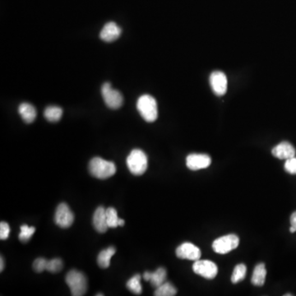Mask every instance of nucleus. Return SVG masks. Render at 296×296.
<instances>
[{"label": "nucleus", "mask_w": 296, "mask_h": 296, "mask_svg": "<svg viewBox=\"0 0 296 296\" xmlns=\"http://www.w3.org/2000/svg\"><path fill=\"white\" fill-rule=\"evenodd\" d=\"M74 215L66 203H60L55 211V221L61 228H68L73 225Z\"/></svg>", "instance_id": "nucleus-8"}, {"label": "nucleus", "mask_w": 296, "mask_h": 296, "mask_svg": "<svg viewBox=\"0 0 296 296\" xmlns=\"http://www.w3.org/2000/svg\"><path fill=\"white\" fill-rule=\"evenodd\" d=\"M47 263H48V260L45 259V258H43V257L37 258L33 262V269L37 273H42V272L46 270Z\"/></svg>", "instance_id": "nucleus-26"}, {"label": "nucleus", "mask_w": 296, "mask_h": 296, "mask_svg": "<svg viewBox=\"0 0 296 296\" xmlns=\"http://www.w3.org/2000/svg\"><path fill=\"white\" fill-rule=\"evenodd\" d=\"M44 118L49 122H57L63 115V109L59 106H48L44 109Z\"/></svg>", "instance_id": "nucleus-19"}, {"label": "nucleus", "mask_w": 296, "mask_h": 296, "mask_svg": "<svg viewBox=\"0 0 296 296\" xmlns=\"http://www.w3.org/2000/svg\"><path fill=\"white\" fill-rule=\"evenodd\" d=\"M116 252V249L114 247L110 246L106 250H102L97 257V263L99 267L102 268H109L110 265V260Z\"/></svg>", "instance_id": "nucleus-16"}, {"label": "nucleus", "mask_w": 296, "mask_h": 296, "mask_svg": "<svg viewBox=\"0 0 296 296\" xmlns=\"http://www.w3.org/2000/svg\"><path fill=\"white\" fill-rule=\"evenodd\" d=\"M66 282L70 288L73 296H83L87 290V281L84 273L78 270H72L66 275Z\"/></svg>", "instance_id": "nucleus-4"}, {"label": "nucleus", "mask_w": 296, "mask_h": 296, "mask_svg": "<svg viewBox=\"0 0 296 296\" xmlns=\"http://www.w3.org/2000/svg\"><path fill=\"white\" fill-rule=\"evenodd\" d=\"M239 244V237L235 234H227L214 240L212 249L220 254H226L235 250Z\"/></svg>", "instance_id": "nucleus-5"}, {"label": "nucleus", "mask_w": 296, "mask_h": 296, "mask_svg": "<svg viewBox=\"0 0 296 296\" xmlns=\"http://www.w3.org/2000/svg\"><path fill=\"white\" fill-rule=\"evenodd\" d=\"M94 227L99 233H105L109 228L106 220V209L103 207H99L93 215Z\"/></svg>", "instance_id": "nucleus-14"}, {"label": "nucleus", "mask_w": 296, "mask_h": 296, "mask_svg": "<svg viewBox=\"0 0 296 296\" xmlns=\"http://www.w3.org/2000/svg\"><path fill=\"white\" fill-rule=\"evenodd\" d=\"M273 156L280 160H288L296 156V148L288 142L279 143L272 151Z\"/></svg>", "instance_id": "nucleus-12"}, {"label": "nucleus", "mask_w": 296, "mask_h": 296, "mask_svg": "<svg viewBox=\"0 0 296 296\" xmlns=\"http://www.w3.org/2000/svg\"><path fill=\"white\" fill-rule=\"evenodd\" d=\"M290 232H291V233H295V232H296V230L294 228L293 226H291V227H290Z\"/></svg>", "instance_id": "nucleus-33"}, {"label": "nucleus", "mask_w": 296, "mask_h": 296, "mask_svg": "<svg viewBox=\"0 0 296 296\" xmlns=\"http://www.w3.org/2000/svg\"><path fill=\"white\" fill-rule=\"evenodd\" d=\"M166 280H167V271L165 268H160L154 273H151V278L149 281L151 282V286L157 288L158 286L165 283Z\"/></svg>", "instance_id": "nucleus-18"}, {"label": "nucleus", "mask_w": 296, "mask_h": 296, "mask_svg": "<svg viewBox=\"0 0 296 296\" xmlns=\"http://www.w3.org/2000/svg\"><path fill=\"white\" fill-rule=\"evenodd\" d=\"M210 84L214 93L223 96L227 91V78L225 73L220 71L213 72L210 76Z\"/></svg>", "instance_id": "nucleus-11"}, {"label": "nucleus", "mask_w": 296, "mask_h": 296, "mask_svg": "<svg viewBox=\"0 0 296 296\" xmlns=\"http://www.w3.org/2000/svg\"><path fill=\"white\" fill-rule=\"evenodd\" d=\"M107 224L109 228H116L119 226L120 218L118 216L116 209L114 208H108L106 209Z\"/></svg>", "instance_id": "nucleus-23"}, {"label": "nucleus", "mask_w": 296, "mask_h": 296, "mask_svg": "<svg viewBox=\"0 0 296 296\" xmlns=\"http://www.w3.org/2000/svg\"><path fill=\"white\" fill-rule=\"evenodd\" d=\"M148 156L142 150L134 149L127 156V168L134 175H142L144 174L148 169Z\"/></svg>", "instance_id": "nucleus-3"}, {"label": "nucleus", "mask_w": 296, "mask_h": 296, "mask_svg": "<svg viewBox=\"0 0 296 296\" xmlns=\"http://www.w3.org/2000/svg\"><path fill=\"white\" fill-rule=\"evenodd\" d=\"M62 260L60 258H54V259L49 260L47 263L46 271L51 273H60V271L63 269Z\"/></svg>", "instance_id": "nucleus-25"}, {"label": "nucleus", "mask_w": 296, "mask_h": 296, "mask_svg": "<svg viewBox=\"0 0 296 296\" xmlns=\"http://www.w3.org/2000/svg\"><path fill=\"white\" fill-rule=\"evenodd\" d=\"M211 163L210 156L206 154H190L186 158V166L191 170L206 169Z\"/></svg>", "instance_id": "nucleus-10"}, {"label": "nucleus", "mask_w": 296, "mask_h": 296, "mask_svg": "<svg viewBox=\"0 0 296 296\" xmlns=\"http://www.w3.org/2000/svg\"><path fill=\"white\" fill-rule=\"evenodd\" d=\"M247 268L244 264H238L234 268L233 273L232 275V283H239L243 281L245 276H246Z\"/></svg>", "instance_id": "nucleus-22"}, {"label": "nucleus", "mask_w": 296, "mask_h": 296, "mask_svg": "<svg viewBox=\"0 0 296 296\" xmlns=\"http://www.w3.org/2000/svg\"><path fill=\"white\" fill-rule=\"evenodd\" d=\"M192 270L197 275L211 280L216 277L218 273L217 266L210 260H200L195 261L192 265Z\"/></svg>", "instance_id": "nucleus-7"}, {"label": "nucleus", "mask_w": 296, "mask_h": 296, "mask_svg": "<svg viewBox=\"0 0 296 296\" xmlns=\"http://www.w3.org/2000/svg\"><path fill=\"white\" fill-rule=\"evenodd\" d=\"M3 269H4V259L3 257H1L0 258V271L3 272Z\"/></svg>", "instance_id": "nucleus-31"}, {"label": "nucleus", "mask_w": 296, "mask_h": 296, "mask_svg": "<svg viewBox=\"0 0 296 296\" xmlns=\"http://www.w3.org/2000/svg\"><path fill=\"white\" fill-rule=\"evenodd\" d=\"M19 112L22 120L27 124L33 122L37 118V110L32 105L21 103L19 107Z\"/></svg>", "instance_id": "nucleus-15"}, {"label": "nucleus", "mask_w": 296, "mask_h": 296, "mask_svg": "<svg viewBox=\"0 0 296 296\" xmlns=\"http://www.w3.org/2000/svg\"><path fill=\"white\" fill-rule=\"evenodd\" d=\"M137 109L147 122H154L158 117L157 103L150 95H143L139 97L137 102Z\"/></svg>", "instance_id": "nucleus-2"}, {"label": "nucleus", "mask_w": 296, "mask_h": 296, "mask_svg": "<svg viewBox=\"0 0 296 296\" xmlns=\"http://www.w3.org/2000/svg\"><path fill=\"white\" fill-rule=\"evenodd\" d=\"M177 290L171 283L165 282L156 288L154 295L156 296H176Z\"/></svg>", "instance_id": "nucleus-20"}, {"label": "nucleus", "mask_w": 296, "mask_h": 296, "mask_svg": "<svg viewBox=\"0 0 296 296\" xmlns=\"http://www.w3.org/2000/svg\"><path fill=\"white\" fill-rule=\"evenodd\" d=\"M125 220L120 219V221H119V226H125Z\"/></svg>", "instance_id": "nucleus-32"}, {"label": "nucleus", "mask_w": 296, "mask_h": 296, "mask_svg": "<svg viewBox=\"0 0 296 296\" xmlns=\"http://www.w3.org/2000/svg\"><path fill=\"white\" fill-rule=\"evenodd\" d=\"M291 294H286V295H285V296H291Z\"/></svg>", "instance_id": "nucleus-34"}, {"label": "nucleus", "mask_w": 296, "mask_h": 296, "mask_svg": "<svg viewBox=\"0 0 296 296\" xmlns=\"http://www.w3.org/2000/svg\"><path fill=\"white\" fill-rule=\"evenodd\" d=\"M121 35V29L117 24L113 21L107 22L100 33L101 39L106 42H112L117 40Z\"/></svg>", "instance_id": "nucleus-13"}, {"label": "nucleus", "mask_w": 296, "mask_h": 296, "mask_svg": "<svg viewBox=\"0 0 296 296\" xmlns=\"http://www.w3.org/2000/svg\"><path fill=\"white\" fill-rule=\"evenodd\" d=\"M141 278L142 276L139 274H136L127 281L126 286L132 293L135 294V295H140L142 293L143 287L141 284Z\"/></svg>", "instance_id": "nucleus-21"}, {"label": "nucleus", "mask_w": 296, "mask_h": 296, "mask_svg": "<svg viewBox=\"0 0 296 296\" xmlns=\"http://www.w3.org/2000/svg\"><path fill=\"white\" fill-rule=\"evenodd\" d=\"M10 234V226L7 222L2 221L0 223V239L2 240L7 239Z\"/></svg>", "instance_id": "nucleus-28"}, {"label": "nucleus", "mask_w": 296, "mask_h": 296, "mask_svg": "<svg viewBox=\"0 0 296 296\" xmlns=\"http://www.w3.org/2000/svg\"><path fill=\"white\" fill-rule=\"evenodd\" d=\"M266 275H267V270H266L265 265L263 263H259L255 267L251 282L254 286H263L265 283Z\"/></svg>", "instance_id": "nucleus-17"}, {"label": "nucleus", "mask_w": 296, "mask_h": 296, "mask_svg": "<svg viewBox=\"0 0 296 296\" xmlns=\"http://www.w3.org/2000/svg\"><path fill=\"white\" fill-rule=\"evenodd\" d=\"M116 167L112 161H106L101 157L91 159L89 163V171L97 179H106L116 173Z\"/></svg>", "instance_id": "nucleus-1"}, {"label": "nucleus", "mask_w": 296, "mask_h": 296, "mask_svg": "<svg viewBox=\"0 0 296 296\" xmlns=\"http://www.w3.org/2000/svg\"><path fill=\"white\" fill-rule=\"evenodd\" d=\"M291 225L293 226L294 228L296 230V211L291 215Z\"/></svg>", "instance_id": "nucleus-29"}, {"label": "nucleus", "mask_w": 296, "mask_h": 296, "mask_svg": "<svg viewBox=\"0 0 296 296\" xmlns=\"http://www.w3.org/2000/svg\"><path fill=\"white\" fill-rule=\"evenodd\" d=\"M201 254V250L191 243H184L179 245L176 250L177 257L181 259L191 260L195 262L200 259Z\"/></svg>", "instance_id": "nucleus-9"}, {"label": "nucleus", "mask_w": 296, "mask_h": 296, "mask_svg": "<svg viewBox=\"0 0 296 296\" xmlns=\"http://www.w3.org/2000/svg\"><path fill=\"white\" fill-rule=\"evenodd\" d=\"M36 232V228L34 226H28L27 225H23L21 226V232L19 234V239L21 242L28 241L31 239V236L34 234Z\"/></svg>", "instance_id": "nucleus-24"}, {"label": "nucleus", "mask_w": 296, "mask_h": 296, "mask_svg": "<svg viewBox=\"0 0 296 296\" xmlns=\"http://www.w3.org/2000/svg\"><path fill=\"white\" fill-rule=\"evenodd\" d=\"M151 273L150 272H145L144 274H143V279L145 280L146 281H150V278H151Z\"/></svg>", "instance_id": "nucleus-30"}, {"label": "nucleus", "mask_w": 296, "mask_h": 296, "mask_svg": "<svg viewBox=\"0 0 296 296\" xmlns=\"http://www.w3.org/2000/svg\"><path fill=\"white\" fill-rule=\"evenodd\" d=\"M285 169L289 174H296V157L294 156L292 158L286 160L285 163Z\"/></svg>", "instance_id": "nucleus-27"}, {"label": "nucleus", "mask_w": 296, "mask_h": 296, "mask_svg": "<svg viewBox=\"0 0 296 296\" xmlns=\"http://www.w3.org/2000/svg\"><path fill=\"white\" fill-rule=\"evenodd\" d=\"M102 97L105 103L110 109H119L123 105V96L120 91L112 88L109 83L106 84L102 87Z\"/></svg>", "instance_id": "nucleus-6"}]
</instances>
